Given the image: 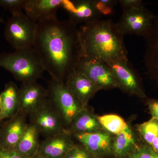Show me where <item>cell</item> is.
<instances>
[{"label": "cell", "mask_w": 158, "mask_h": 158, "mask_svg": "<svg viewBox=\"0 0 158 158\" xmlns=\"http://www.w3.org/2000/svg\"><path fill=\"white\" fill-rule=\"evenodd\" d=\"M33 48L52 79L64 84L83 57L79 27L69 20L37 23Z\"/></svg>", "instance_id": "cell-1"}, {"label": "cell", "mask_w": 158, "mask_h": 158, "mask_svg": "<svg viewBox=\"0 0 158 158\" xmlns=\"http://www.w3.org/2000/svg\"><path fill=\"white\" fill-rule=\"evenodd\" d=\"M92 158H106V157H93Z\"/></svg>", "instance_id": "cell-35"}, {"label": "cell", "mask_w": 158, "mask_h": 158, "mask_svg": "<svg viewBox=\"0 0 158 158\" xmlns=\"http://www.w3.org/2000/svg\"><path fill=\"white\" fill-rule=\"evenodd\" d=\"M1 108H2V103H1V98H0V112L1 111Z\"/></svg>", "instance_id": "cell-34"}, {"label": "cell", "mask_w": 158, "mask_h": 158, "mask_svg": "<svg viewBox=\"0 0 158 158\" xmlns=\"http://www.w3.org/2000/svg\"><path fill=\"white\" fill-rule=\"evenodd\" d=\"M65 85L85 108L88 107V102L98 91L89 79L77 72L71 76Z\"/></svg>", "instance_id": "cell-17"}, {"label": "cell", "mask_w": 158, "mask_h": 158, "mask_svg": "<svg viewBox=\"0 0 158 158\" xmlns=\"http://www.w3.org/2000/svg\"><path fill=\"white\" fill-rule=\"evenodd\" d=\"M47 90L48 98L62 117L67 130L76 116L85 108L65 84L51 79Z\"/></svg>", "instance_id": "cell-4"}, {"label": "cell", "mask_w": 158, "mask_h": 158, "mask_svg": "<svg viewBox=\"0 0 158 158\" xmlns=\"http://www.w3.org/2000/svg\"><path fill=\"white\" fill-rule=\"evenodd\" d=\"M63 0H27L25 14L36 23L57 18V12Z\"/></svg>", "instance_id": "cell-16"}, {"label": "cell", "mask_w": 158, "mask_h": 158, "mask_svg": "<svg viewBox=\"0 0 158 158\" xmlns=\"http://www.w3.org/2000/svg\"><path fill=\"white\" fill-rule=\"evenodd\" d=\"M2 108L0 112V120L2 121L15 116L19 108L20 89L14 82L6 84L0 94Z\"/></svg>", "instance_id": "cell-18"}, {"label": "cell", "mask_w": 158, "mask_h": 158, "mask_svg": "<svg viewBox=\"0 0 158 158\" xmlns=\"http://www.w3.org/2000/svg\"><path fill=\"white\" fill-rule=\"evenodd\" d=\"M154 21L148 33L144 37L145 41L144 60L148 76L158 84V3Z\"/></svg>", "instance_id": "cell-15"}, {"label": "cell", "mask_w": 158, "mask_h": 158, "mask_svg": "<svg viewBox=\"0 0 158 158\" xmlns=\"http://www.w3.org/2000/svg\"><path fill=\"white\" fill-rule=\"evenodd\" d=\"M4 23V19H3L0 16V24L2 23Z\"/></svg>", "instance_id": "cell-33"}, {"label": "cell", "mask_w": 158, "mask_h": 158, "mask_svg": "<svg viewBox=\"0 0 158 158\" xmlns=\"http://www.w3.org/2000/svg\"><path fill=\"white\" fill-rule=\"evenodd\" d=\"M67 130L74 135L95 132L104 129L100 123L98 116L87 107L76 116Z\"/></svg>", "instance_id": "cell-20"}, {"label": "cell", "mask_w": 158, "mask_h": 158, "mask_svg": "<svg viewBox=\"0 0 158 158\" xmlns=\"http://www.w3.org/2000/svg\"><path fill=\"white\" fill-rule=\"evenodd\" d=\"M106 63L118 88L131 95L146 98L139 75L128 59L113 60Z\"/></svg>", "instance_id": "cell-6"}, {"label": "cell", "mask_w": 158, "mask_h": 158, "mask_svg": "<svg viewBox=\"0 0 158 158\" xmlns=\"http://www.w3.org/2000/svg\"><path fill=\"white\" fill-rule=\"evenodd\" d=\"M155 15L144 5L140 7L123 11L116 26L125 35H136L144 37L152 27Z\"/></svg>", "instance_id": "cell-7"}, {"label": "cell", "mask_w": 158, "mask_h": 158, "mask_svg": "<svg viewBox=\"0 0 158 158\" xmlns=\"http://www.w3.org/2000/svg\"><path fill=\"white\" fill-rule=\"evenodd\" d=\"M76 72L89 79L98 90L118 88L110 67L106 62L100 59L82 57Z\"/></svg>", "instance_id": "cell-8"}, {"label": "cell", "mask_w": 158, "mask_h": 158, "mask_svg": "<svg viewBox=\"0 0 158 158\" xmlns=\"http://www.w3.org/2000/svg\"><path fill=\"white\" fill-rule=\"evenodd\" d=\"M118 3L121 6L123 11L139 8L143 5V1L141 0H119Z\"/></svg>", "instance_id": "cell-28"}, {"label": "cell", "mask_w": 158, "mask_h": 158, "mask_svg": "<svg viewBox=\"0 0 158 158\" xmlns=\"http://www.w3.org/2000/svg\"><path fill=\"white\" fill-rule=\"evenodd\" d=\"M81 145L93 157H106L113 155V137L106 130L73 135Z\"/></svg>", "instance_id": "cell-11"}, {"label": "cell", "mask_w": 158, "mask_h": 158, "mask_svg": "<svg viewBox=\"0 0 158 158\" xmlns=\"http://www.w3.org/2000/svg\"><path fill=\"white\" fill-rule=\"evenodd\" d=\"M20 89L19 108L17 114L31 116L48 98V91L37 81L22 84Z\"/></svg>", "instance_id": "cell-10"}, {"label": "cell", "mask_w": 158, "mask_h": 158, "mask_svg": "<svg viewBox=\"0 0 158 158\" xmlns=\"http://www.w3.org/2000/svg\"><path fill=\"white\" fill-rule=\"evenodd\" d=\"M83 56L106 63L128 59L124 35L111 19H99L79 27Z\"/></svg>", "instance_id": "cell-2"}, {"label": "cell", "mask_w": 158, "mask_h": 158, "mask_svg": "<svg viewBox=\"0 0 158 158\" xmlns=\"http://www.w3.org/2000/svg\"><path fill=\"white\" fill-rule=\"evenodd\" d=\"M0 158H25L14 150L0 149Z\"/></svg>", "instance_id": "cell-30"}, {"label": "cell", "mask_w": 158, "mask_h": 158, "mask_svg": "<svg viewBox=\"0 0 158 158\" xmlns=\"http://www.w3.org/2000/svg\"><path fill=\"white\" fill-rule=\"evenodd\" d=\"M31 158H45L43 157L42 156L40 155L39 154H38V153H37V154L35 155L34 156H33Z\"/></svg>", "instance_id": "cell-32"}, {"label": "cell", "mask_w": 158, "mask_h": 158, "mask_svg": "<svg viewBox=\"0 0 158 158\" xmlns=\"http://www.w3.org/2000/svg\"><path fill=\"white\" fill-rule=\"evenodd\" d=\"M139 144L135 133L128 124L123 131L113 137V155L117 158H128Z\"/></svg>", "instance_id": "cell-19"}, {"label": "cell", "mask_w": 158, "mask_h": 158, "mask_svg": "<svg viewBox=\"0 0 158 158\" xmlns=\"http://www.w3.org/2000/svg\"><path fill=\"white\" fill-rule=\"evenodd\" d=\"M40 134L34 124L29 123L20 138L14 150L25 158H31L37 154L40 144Z\"/></svg>", "instance_id": "cell-21"}, {"label": "cell", "mask_w": 158, "mask_h": 158, "mask_svg": "<svg viewBox=\"0 0 158 158\" xmlns=\"http://www.w3.org/2000/svg\"><path fill=\"white\" fill-rule=\"evenodd\" d=\"M147 103L152 118L158 120V100H148Z\"/></svg>", "instance_id": "cell-29"}, {"label": "cell", "mask_w": 158, "mask_h": 158, "mask_svg": "<svg viewBox=\"0 0 158 158\" xmlns=\"http://www.w3.org/2000/svg\"><path fill=\"white\" fill-rule=\"evenodd\" d=\"M137 130L145 143L150 145L153 139L158 135V120L154 118H151L139 125Z\"/></svg>", "instance_id": "cell-23"}, {"label": "cell", "mask_w": 158, "mask_h": 158, "mask_svg": "<svg viewBox=\"0 0 158 158\" xmlns=\"http://www.w3.org/2000/svg\"></svg>", "instance_id": "cell-37"}, {"label": "cell", "mask_w": 158, "mask_h": 158, "mask_svg": "<svg viewBox=\"0 0 158 158\" xmlns=\"http://www.w3.org/2000/svg\"><path fill=\"white\" fill-rule=\"evenodd\" d=\"M94 6L102 15H110L113 12L114 7L118 1L116 0H92Z\"/></svg>", "instance_id": "cell-26"}, {"label": "cell", "mask_w": 158, "mask_h": 158, "mask_svg": "<svg viewBox=\"0 0 158 158\" xmlns=\"http://www.w3.org/2000/svg\"><path fill=\"white\" fill-rule=\"evenodd\" d=\"M1 121H1V120H0V123H1Z\"/></svg>", "instance_id": "cell-36"}, {"label": "cell", "mask_w": 158, "mask_h": 158, "mask_svg": "<svg viewBox=\"0 0 158 158\" xmlns=\"http://www.w3.org/2000/svg\"><path fill=\"white\" fill-rule=\"evenodd\" d=\"M37 23L23 12L11 15L6 23L4 36L15 50L33 48Z\"/></svg>", "instance_id": "cell-5"}, {"label": "cell", "mask_w": 158, "mask_h": 158, "mask_svg": "<svg viewBox=\"0 0 158 158\" xmlns=\"http://www.w3.org/2000/svg\"><path fill=\"white\" fill-rule=\"evenodd\" d=\"M62 7L68 12L69 20L77 26L101 19L92 0H63Z\"/></svg>", "instance_id": "cell-13"}, {"label": "cell", "mask_w": 158, "mask_h": 158, "mask_svg": "<svg viewBox=\"0 0 158 158\" xmlns=\"http://www.w3.org/2000/svg\"><path fill=\"white\" fill-rule=\"evenodd\" d=\"M93 156L81 145H76L64 158H92Z\"/></svg>", "instance_id": "cell-27"}, {"label": "cell", "mask_w": 158, "mask_h": 158, "mask_svg": "<svg viewBox=\"0 0 158 158\" xmlns=\"http://www.w3.org/2000/svg\"><path fill=\"white\" fill-rule=\"evenodd\" d=\"M98 118L103 128L115 135L123 131L128 125L122 117L116 114L98 116Z\"/></svg>", "instance_id": "cell-22"}, {"label": "cell", "mask_w": 158, "mask_h": 158, "mask_svg": "<svg viewBox=\"0 0 158 158\" xmlns=\"http://www.w3.org/2000/svg\"><path fill=\"white\" fill-rule=\"evenodd\" d=\"M150 146L158 153V135L153 139Z\"/></svg>", "instance_id": "cell-31"}, {"label": "cell", "mask_w": 158, "mask_h": 158, "mask_svg": "<svg viewBox=\"0 0 158 158\" xmlns=\"http://www.w3.org/2000/svg\"><path fill=\"white\" fill-rule=\"evenodd\" d=\"M76 145L72 134L65 129L45 138L40 142L37 153L45 158H64Z\"/></svg>", "instance_id": "cell-12"}, {"label": "cell", "mask_w": 158, "mask_h": 158, "mask_svg": "<svg viewBox=\"0 0 158 158\" xmlns=\"http://www.w3.org/2000/svg\"><path fill=\"white\" fill-rule=\"evenodd\" d=\"M27 0H0V6L9 10L11 15L22 13Z\"/></svg>", "instance_id": "cell-25"}, {"label": "cell", "mask_w": 158, "mask_h": 158, "mask_svg": "<svg viewBox=\"0 0 158 158\" xmlns=\"http://www.w3.org/2000/svg\"><path fill=\"white\" fill-rule=\"evenodd\" d=\"M28 124L26 116L17 114L0 127V149L15 150Z\"/></svg>", "instance_id": "cell-14"}, {"label": "cell", "mask_w": 158, "mask_h": 158, "mask_svg": "<svg viewBox=\"0 0 158 158\" xmlns=\"http://www.w3.org/2000/svg\"><path fill=\"white\" fill-rule=\"evenodd\" d=\"M129 158H158V153L146 143L139 144L128 157Z\"/></svg>", "instance_id": "cell-24"}, {"label": "cell", "mask_w": 158, "mask_h": 158, "mask_svg": "<svg viewBox=\"0 0 158 158\" xmlns=\"http://www.w3.org/2000/svg\"><path fill=\"white\" fill-rule=\"evenodd\" d=\"M40 135L45 138L56 135L66 129L62 117L49 99L29 116Z\"/></svg>", "instance_id": "cell-9"}, {"label": "cell", "mask_w": 158, "mask_h": 158, "mask_svg": "<svg viewBox=\"0 0 158 158\" xmlns=\"http://www.w3.org/2000/svg\"><path fill=\"white\" fill-rule=\"evenodd\" d=\"M0 67L22 84L37 81L45 71L33 48L0 54Z\"/></svg>", "instance_id": "cell-3"}]
</instances>
